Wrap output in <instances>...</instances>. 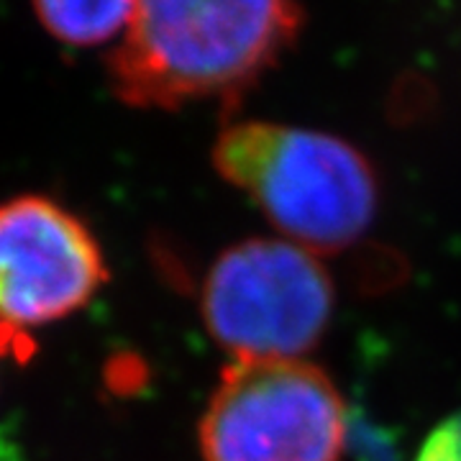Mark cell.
<instances>
[{
    "mask_svg": "<svg viewBox=\"0 0 461 461\" xmlns=\"http://www.w3.org/2000/svg\"><path fill=\"white\" fill-rule=\"evenodd\" d=\"M108 267L95 233L44 195L0 203V346L21 354L36 329L59 323L98 295Z\"/></svg>",
    "mask_w": 461,
    "mask_h": 461,
    "instance_id": "5b68a950",
    "label": "cell"
},
{
    "mask_svg": "<svg viewBox=\"0 0 461 461\" xmlns=\"http://www.w3.org/2000/svg\"><path fill=\"white\" fill-rule=\"evenodd\" d=\"M333 282L311 249L287 239L229 247L203 285V321L233 359H303L329 329Z\"/></svg>",
    "mask_w": 461,
    "mask_h": 461,
    "instance_id": "277c9868",
    "label": "cell"
},
{
    "mask_svg": "<svg viewBox=\"0 0 461 461\" xmlns=\"http://www.w3.org/2000/svg\"><path fill=\"white\" fill-rule=\"evenodd\" d=\"M41 26L69 47H98L123 36L136 0H32Z\"/></svg>",
    "mask_w": 461,
    "mask_h": 461,
    "instance_id": "8992f818",
    "label": "cell"
},
{
    "mask_svg": "<svg viewBox=\"0 0 461 461\" xmlns=\"http://www.w3.org/2000/svg\"><path fill=\"white\" fill-rule=\"evenodd\" d=\"M213 165L259 205L282 239L315 254L351 247L377 213L375 169L333 133L239 121L218 136Z\"/></svg>",
    "mask_w": 461,
    "mask_h": 461,
    "instance_id": "7a4b0ae2",
    "label": "cell"
},
{
    "mask_svg": "<svg viewBox=\"0 0 461 461\" xmlns=\"http://www.w3.org/2000/svg\"><path fill=\"white\" fill-rule=\"evenodd\" d=\"M348 412L305 359H233L200 420L205 461H341Z\"/></svg>",
    "mask_w": 461,
    "mask_h": 461,
    "instance_id": "3957f363",
    "label": "cell"
},
{
    "mask_svg": "<svg viewBox=\"0 0 461 461\" xmlns=\"http://www.w3.org/2000/svg\"><path fill=\"white\" fill-rule=\"evenodd\" d=\"M0 461H23L18 444H14L11 438H5L3 433H0Z\"/></svg>",
    "mask_w": 461,
    "mask_h": 461,
    "instance_id": "ba28073f",
    "label": "cell"
},
{
    "mask_svg": "<svg viewBox=\"0 0 461 461\" xmlns=\"http://www.w3.org/2000/svg\"><path fill=\"white\" fill-rule=\"evenodd\" d=\"M415 461H461V411L430 430Z\"/></svg>",
    "mask_w": 461,
    "mask_h": 461,
    "instance_id": "52a82bcc",
    "label": "cell"
},
{
    "mask_svg": "<svg viewBox=\"0 0 461 461\" xmlns=\"http://www.w3.org/2000/svg\"><path fill=\"white\" fill-rule=\"evenodd\" d=\"M300 29L297 0H136L108 75L133 108L229 105L280 62Z\"/></svg>",
    "mask_w": 461,
    "mask_h": 461,
    "instance_id": "6da1fadb",
    "label": "cell"
}]
</instances>
